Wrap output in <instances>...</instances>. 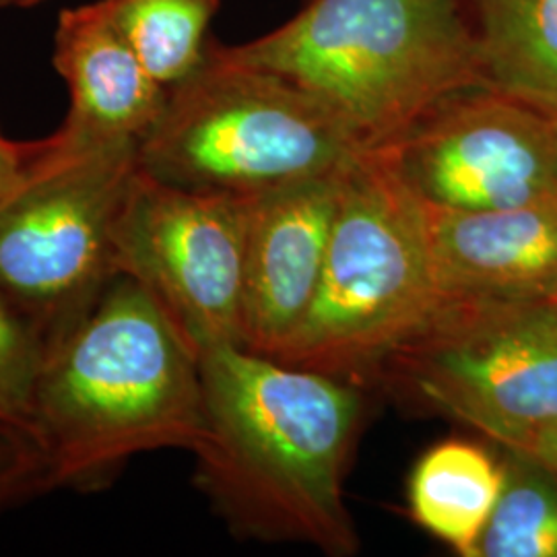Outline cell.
I'll return each mask as SVG.
<instances>
[{
  "label": "cell",
  "instance_id": "44dd1931",
  "mask_svg": "<svg viewBox=\"0 0 557 557\" xmlns=\"http://www.w3.org/2000/svg\"><path fill=\"white\" fill-rule=\"evenodd\" d=\"M44 0H0V9H32Z\"/></svg>",
  "mask_w": 557,
  "mask_h": 557
},
{
  "label": "cell",
  "instance_id": "e0dca14e",
  "mask_svg": "<svg viewBox=\"0 0 557 557\" xmlns=\"http://www.w3.org/2000/svg\"><path fill=\"white\" fill-rule=\"evenodd\" d=\"M48 351L40 331L0 294V432L36 442V397Z\"/></svg>",
  "mask_w": 557,
  "mask_h": 557
},
{
  "label": "cell",
  "instance_id": "4fadbf2b",
  "mask_svg": "<svg viewBox=\"0 0 557 557\" xmlns=\"http://www.w3.org/2000/svg\"><path fill=\"white\" fill-rule=\"evenodd\" d=\"M485 85L557 114V0H465Z\"/></svg>",
  "mask_w": 557,
  "mask_h": 557
},
{
  "label": "cell",
  "instance_id": "7c38bea8",
  "mask_svg": "<svg viewBox=\"0 0 557 557\" xmlns=\"http://www.w3.org/2000/svg\"><path fill=\"white\" fill-rule=\"evenodd\" d=\"M425 207L442 304L556 298L557 202L494 211Z\"/></svg>",
  "mask_w": 557,
  "mask_h": 557
},
{
  "label": "cell",
  "instance_id": "5bb4252c",
  "mask_svg": "<svg viewBox=\"0 0 557 557\" xmlns=\"http://www.w3.org/2000/svg\"><path fill=\"white\" fill-rule=\"evenodd\" d=\"M504 465L469 440H446L419 458L409 479V508L421 529L471 557L494 512Z\"/></svg>",
  "mask_w": 557,
  "mask_h": 557
},
{
  "label": "cell",
  "instance_id": "52a82bcc",
  "mask_svg": "<svg viewBox=\"0 0 557 557\" xmlns=\"http://www.w3.org/2000/svg\"><path fill=\"white\" fill-rule=\"evenodd\" d=\"M139 147L40 172L0 202V294L52 349L96 306L114 271V225Z\"/></svg>",
  "mask_w": 557,
  "mask_h": 557
},
{
  "label": "cell",
  "instance_id": "ac0fdd59",
  "mask_svg": "<svg viewBox=\"0 0 557 557\" xmlns=\"http://www.w3.org/2000/svg\"><path fill=\"white\" fill-rule=\"evenodd\" d=\"M50 490L48 467L38 444L0 432V515L23 499Z\"/></svg>",
  "mask_w": 557,
  "mask_h": 557
},
{
  "label": "cell",
  "instance_id": "3957f363",
  "mask_svg": "<svg viewBox=\"0 0 557 557\" xmlns=\"http://www.w3.org/2000/svg\"><path fill=\"white\" fill-rule=\"evenodd\" d=\"M215 46L314 94L368 149L397 140L442 98L485 85L465 0H308L262 38Z\"/></svg>",
  "mask_w": 557,
  "mask_h": 557
},
{
  "label": "cell",
  "instance_id": "7a4b0ae2",
  "mask_svg": "<svg viewBox=\"0 0 557 557\" xmlns=\"http://www.w3.org/2000/svg\"><path fill=\"white\" fill-rule=\"evenodd\" d=\"M202 432L199 356L140 285L116 275L41 372L36 442L50 487L98 490L128 458L193 453Z\"/></svg>",
  "mask_w": 557,
  "mask_h": 557
},
{
  "label": "cell",
  "instance_id": "6da1fadb",
  "mask_svg": "<svg viewBox=\"0 0 557 557\" xmlns=\"http://www.w3.org/2000/svg\"><path fill=\"white\" fill-rule=\"evenodd\" d=\"M199 363L205 432L193 450L195 481L215 512L239 537L354 556L343 478L361 416L358 384L242 345L209 349Z\"/></svg>",
  "mask_w": 557,
  "mask_h": 557
},
{
  "label": "cell",
  "instance_id": "ffe728a7",
  "mask_svg": "<svg viewBox=\"0 0 557 557\" xmlns=\"http://www.w3.org/2000/svg\"><path fill=\"white\" fill-rule=\"evenodd\" d=\"M506 450V448H504ZM515 453L535 458L543 467H547L557 475V425L545 432H539L533 438L524 440L520 446L512 448Z\"/></svg>",
  "mask_w": 557,
  "mask_h": 557
},
{
  "label": "cell",
  "instance_id": "8fae6325",
  "mask_svg": "<svg viewBox=\"0 0 557 557\" xmlns=\"http://www.w3.org/2000/svg\"><path fill=\"white\" fill-rule=\"evenodd\" d=\"M343 170L250 199L242 294L248 351L277 359L308 317L337 220Z\"/></svg>",
  "mask_w": 557,
  "mask_h": 557
},
{
  "label": "cell",
  "instance_id": "9a60e30c",
  "mask_svg": "<svg viewBox=\"0 0 557 557\" xmlns=\"http://www.w3.org/2000/svg\"><path fill=\"white\" fill-rule=\"evenodd\" d=\"M221 0H101L122 40L165 89L193 75Z\"/></svg>",
  "mask_w": 557,
  "mask_h": 557
},
{
  "label": "cell",
  "instance_id": "ba28073f",
  "mask_svg": "<svg viewBox=\"0 0 557 557\" xmlns=\"http://www.w3.org/2000/svg\"><path fill=\"white\" fill-rule=\"evenodd\" d=\"M250 200L200 195L137 170L114 225V271L133 278L202 356L242 345Z\"/></svg>",
  "mask_w": 557,
  "mask_h": 557
},
{
  "label": "cell",
  "instance_id": "d6986e66",
  "mask_svg": "<svg viewBox=\"0 0 557 557\" xmlns=\"http://www.w3.org/2000/svg\"><path fill=\"white\" fill-rule=\"evenodd\" d=\"M36 140L20 143L9 139L0 128V202L9 199L29 176Z\"/></svg>",
  "mask_w": 557,
  "mask_h": 557
},
{
  "label": "cell",
  "instance_id": "277c9868",
  "mask_svg": "<svg viewBox=\"0 0 557 557\" xmlns=\"http://www.w3.org/2000/svg\"><path fill=\"white\" fill-rule=\"evenodd\" d=\"M440 306L428 207L382 149H363L343 170L317 298L277 361L359 386Z\"/></svg>",
  "mask_w": 557,
  "mask_h": 557
},
{
  "label": "cell",
  "instance_id": "7402d4cb",
  "mask_svg": "<svg viewBox=\"0 0 557 557\" xmlns=\"http://www.w3.org/2000/svg\"><path fill=\"white\" fill-rule=\"evenodd\" d=\"M552 299H554V301H556V304H557V296H556V298H552Z\"/></svg>",
  "mask_w": 557,
  "mask_h": 557
},
{
  "label": "cell",
  "instance_id": "9c48e42d",
  "mask_svg": "<svg viewBox=\"0 0 557 557\" xmlns=\"http://www.w3.org/2000/svg\"><path fill=\"white\" fill-rule=\"evenodd\" d=\"M382 149L430 207L557 202V114L475 85L436 101Z\"/></svg>",
  "mask_w": 557,
  "mask_h": 557
},
{
  "label": "cell",
  "instance_id": "30bf717a",
  "mask_svg": "<svg viewBox=\"0 0 557 557\" xmlns=\"http://www.w3.org/2000/svg\"><path fill=\"white\" fill-rule=\"evenodd\" d=\"M54 69L71 106L59 131L36 140L29 176L137 145L160 120L168 89L140 64L101 0L62 11Z\"/></svg>",
  "mask_w": 557,
  "mask_h": 557
},
{
  "label": "cell",
  "instance_id": "2e32d148",
  "mask_svg": "<svg viewBox=\"0 0 557 557\" xmlns=\"http://www.w3.org/2000/svg\"><path fill=\"white\" fill-rule=\"evenodd\" d=\"M502 465V492L471 557H557L556 473L515 450Z\"/></svg>",
  "mask_w": 557,
  "mask_h": 557
},
{
  "label": "cell",
  "instance_id": "8992f818",
  "mask_svg": "<svg viewBox=\"0 0 557 557\" xmlns=\"http://www.w3.org/2000/svg\"><path fill=\"white\" fill-rule=\"evenodd\" d=\"M374 380L512 450L557 425V304L444 301Z\"/></svg>",
  "mask_w": 557,
  "mask_h": 557
},
{
  "label": "cell",
  "instance_id": "5b68a950",
  "mask_svg": "<svg viewBox=\"0 0 557 557\" xmlns=\"http://www.w3.org/2000/svg\"><path fill=\"white\" fill-rule=\"evenodd\" d=\"M356 131L298 83L225 59L209 41L199 69L168 89L140 140L139 170L200 195L257 199L343 170Z\"/></svg>",
  "mask_w": 557,
  "mask_h": 557
}]
</instances>
